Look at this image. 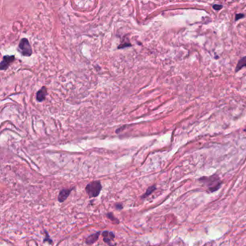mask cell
Here are the masks:
<instances>
[{
    "mask_svg": "<svg viewBox=\"0 0 246 246\" xmlns=\"http://www.w3.org/2000/svg\"><path fill=\"white\" fill-rule=\"evenodd\" d=\"M199 181L205 186L210 193H213L220 189L222 184V182L217 175H213L209 177H201L199 179Z\"/></svg>",
    "mask_w": 246,
    "mask_h": 246,
    "instance_id": "obj_1",
    "label": "cell"
},
{
    "mask_svg": "<svg viewBox=\"0 0 246 246\" xmlns=\"http://www.w3.org/2000/svg\"><path fill=\"white\" fill-rule=\"evenodd\" d=\"M101 190L102 185L98 180L90 182L85 187V191L90 198L97 197L101 193Z\"/></svg>",
    "mask_w": 246,
    "mask_h": 246,
    "instance_id": "obj_2",
    "label": "cell"
},
{
    "mask_svg": "<svg viewBox=\"0 0 246 246\" xmlns=\"http://www.w3.org/2000/svg\"><path fill=\"white\" fill-rule=\"evenodd\" d=\"M19 50L21 51L22 54L26 56H29L32 53V48L27 38H22L21 40L19 43Z\"/></svg>",
    "mask_w": 246,
    "mask_h": 246,
    "instance_id": "obj_3",
    "label": "cell"
},
{
    "mask_svg": "<svg viewBox=\"0 0 246 246\" xmlns=\"http://www.w3.org/2000/svg\"><path fill=\"white\" fill-rule=\"evenodd\" d=\"M15 60V56H4L2 61H1L0 68L1 70H5L8 68L9 64Z\"/></svg>",
    "mask_w": 246,
    "mask_h": 246,
    "instance_id": "obj_4",
    "label": "cell"
},
{
    "mask_svg": "<svg viewBox=\"0 0 246 246\" xmlns=\"http://www.w3.org/2000/svg\"><path fill=\"white\" fill-rule=\"evenodd\" d=\"M73 189H74V188H70V189H69V188H63V189H61L60 192H59L58 196V201L59 202L62 203L64 201H66V199L69 197V196H70V193L72 192Z\"/></svg>",
    "mask_w": 246,
    "mask_h": 246,
    "instance_id": "obj_5",
    "label": "cell"
},
{
    "mask_svg": "<svg viewBox=\"0 0 246 246\" xmlns=\"http://www.w3.org/2000/svg\"><path fill=\"white\" fill-rule=\"evenodd\" d=\"M102 235L103 236V241L105 243H107L109 246H113V245L111 243L113 239L115 238V234H113L112 232L109 231H104L102 232Z\"/></svg>",
    "mask_w": 246,
    "mask_h": 246,
    "instance_id": "obj_6",
    "label": "cell"
},
{
    "mask_svg": "<svg viewBox=\"0 0 246 246\" xmlns=\"http://www.w3.org/2000/svg\"><path fill=\"white\" fill-rule=\"evenodd\" d=\"M47 95V89L46 87H43L41 90L38 91L36 94V99L38 102L43 101L46 98V96Z\"/></svg>",
    "mask_w": 246,
    "mask_h": 246,
    "instance_id": "obj_7",
    "label": "cell"
},
{
    "mask_svg": "<svg viewBox=\"0 0 246 246\" xmlns=\"http://www.w3.org/2000/svg\"><path fill=\"white\" fill-rule=\"evenodd\" d=\"M101 232H95V234H91V235H90L89 237H87V238H86V243H87V245H91V244L95 243V242L98 240L99 236H100V234H101Z\"/></svg>",
    "mask_w": 246,
    "mask_h": 246,
    "instance_id": "obj_8",
    "label": "cell"
},
{
    "mask_svg": "<svg viewBox=\"0 0 246 246\" xmlns=\"http://www.w3.org/2000/svg\"><path fill=\"white\" fill-rule=\"evenodd\" d=\"M244 67H246V56H245L242 57V58L238 61L237 66H236L235 68V72H238V71L241 70V69Z\"/></svg>",
    "mask_w": 246,
    "mask_h": 246,
    "instance_id": "obj_9",
    "label": "cell"
},
{
    "mask_svg": "<svg viewBox=\"0 0 246 246\" xmlns=\"http://www.w3.org/2000/svg\"><path fill=\"white\" fill-rule=\"evenodd\" d=\"M156 190V186H150V187H149L147 188V190L146 191L145 193L144 194L143 196H142V199H145V198H147V196H149L150 194H152L153 193L154 191Z\"/></svg>",
    "mask_w": 246,
    "mask_h": 246,
    "instance_id": "obj_10",
    "label": "cell"
},
{
    "mask_svg": "<svg viewBox=\"0 0 246 246\" xmlns=\"http://www.w3.org/2000/svg\"><path fill=\"white\" fill-rule=\"evenodd\" d=\"M107 217H108V218L110 219V220H111V222L115 223V224H119V220L114 217V215H113V213H111V212L108 213Z\"/></svg>",
    "mask_w": 246,
    "mask_h": 246,
    "instance_id": "obj_11",
    "label": "cell"
},
{
    "mask_svg": "<svg viewBox=\"0 0 246 246\" xmlns=\"http://www.w3.org/2000/svg\"><path fill=\"white\" fill-rule=\"evenodd\" d=\"M45 238H44V240L43 241L44 242H46V243H49V244H53V241H52V240L51 239V238H50V236H49V233H48V232L46 231V230H45Z\"/></svg>",
    "mask_w": 246,
    "mask_h": 246,
    "instance_id": "obj_12",
    "label": "cell"
},
{
    "mask_svg": "<svg viewBox=\"0 0 246 246\" xmlns=\"http://www.w3.org/2000/svg\"><path fill=\"white\" fill-rule=\"evenodd\" d=\"M244 17H245V15L243 14V13H238V14L235 15V18H234V20H235V21H237L238 20H240V19L243 18Z\"/></svg>",
    "mask_w": 246,
    "mask_h": 246,
    "instance_id": "obj_13",
    "label": "cell"
},
{
    "mask_svg": "<svg viewBox=\"0 0 246 246\" xmlns=\"http://www.w3.org/2000/svg\"><path fill=\"white\" fill-rule=\"evenodd\" d=\"M212 7H213V9H214V10L219 11V10H220V9L222 8L223 6H222V5H213Z\"/></svg>",
    "mask_w": 246,
    "mask_h": 246,
    "instance_id": "obj_14",
    "label": "cell"
},
{
    "mask_svg": "<svg viewBox=\"0 0 246 246\" xmlns=\"http://www.w3.org/2000/svg\"><path fill=\"white\" fill-rule=\"evenodd\" d=\"M116 209H118V210H121V209H123V205L121 203H116Z\"/></svg>",
    "mask_w": 246,
    "mask_h": 246,
    "instance_id": "obj_15",
    "label": "cell"
},
{
    "mask_svg": "<svg viewBox=\"0 0 246 246\" xmlns=\"http://www.w3.org/2000/svg\"><path fill=\"white\" fill-rule=\"evenodd\" d=\"M244 131H245V132H246V128H245V130H244Z\"/></svg>",
    "mask_w": 246,
    "mask_h": 246,
    "instance_id": "obj_16",
    "label": "cell"
}]
</instances>
